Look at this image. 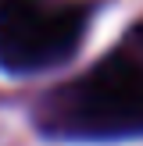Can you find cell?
<instances>
[{"label": "cell", "mask_w": 143, "mask_h": 146, "mask_svg": "<svg viewBox=\"0 0 143 146\" xmlns=\"http://www.w3.org/2000/svg\"><path fill=\"white\" fill-rule=\"evenodd\" d=\"M47 128L72 135H143V64L125 50L104 57L47 104Z\"/></svg>", "instance_id": "cell-1"}, {"label": "cell", "mask_w": 143, "mask_h": 146, "mask_svg": "<svg viewBox=\"0 0 143 146\" xmlns=\"http://www.w3.org/2000/svg\"><path fill=\"white\" fill-rule=\"evenodd\" d=\"M86 14L68 0H0V68L43 71L61 64L82 36Z\"/></svg>", "instance_id": "cell-2"}]
</instances>
